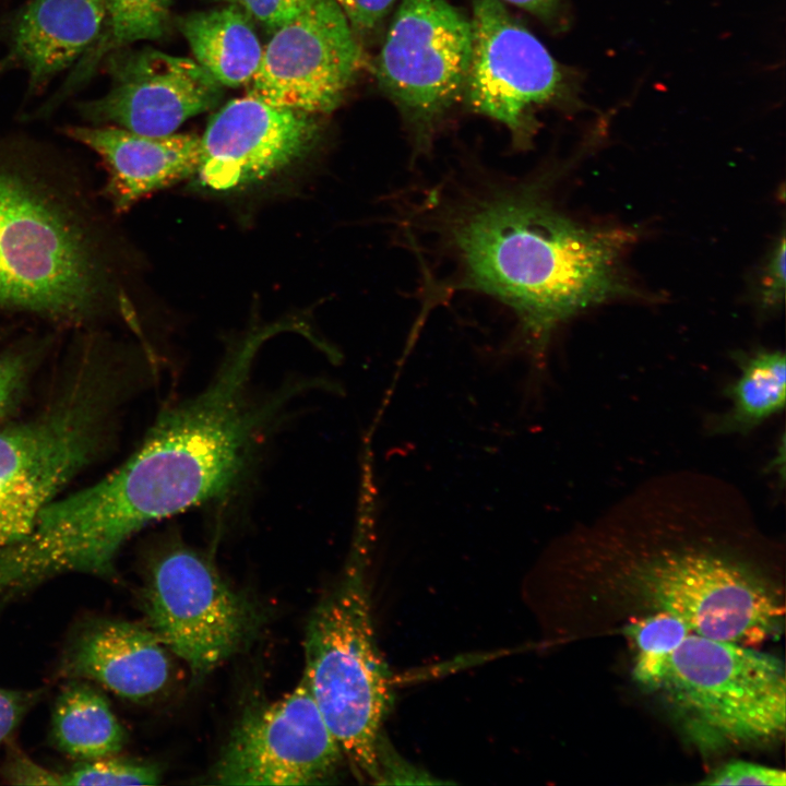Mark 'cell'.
I'll return each mask as SVG.
<instances>
[{
  "instance_id": "1",
  "label": "cell",
  "mask_w": 786,
  "mask_h": 786,
  "mask_svg": "<svg viewBox=\"0 0 786 786\" xmlns=\"http://www.w3.org/2000/svg\"><path fill=\"white\" fill-rule=\"evenodd\" d=\"M286 329L275 323L247 333L199 393L157 416L119 467L44 509L43 534L68 564L112 575L120 549L145 526L236 492L266 432L299 394L297 383L257 395L251 383L259 349Z\"/></svg>"
},
{
  "instance_id": "2",
  "label": "cell",
  "mask_w": 786,
  "mask_h": 786,
  "mask_svg": "<svg viewBox=\"0 0 786 786\" xmlns=\"http://www.w3.org/2000/svg\"><path fill=\"white\" fill-rule=\"evenodd\" d=\"M642 524L593 532L575 548L569 594L585 635L655 612L747 646L779 634L784 587L742 535L672 516Z\"/></svg>"
},
{
  "instance_id": "3",
  "label": "cell",
  "mask_w": 786,
  "mask_h": 786,
  "mask_svg": "<svg viewBox=\"0 0 786 786\" xmlns=\"http://www.w3.org/2000/svg\"><path fill=\"white\" fill-rule=\"evenodd\" d=\"M438 217L432 227L453 264L440 290L477 291L504 303L538 355L561 323L629 291L621 262L633 234L581 225L531 186H488L457 198Z\"/></svg>"
},
{
  "instance_id": "4",
  "label": "cell",
  "mask_w": 786,
  "mask_h": 786,
  "mask_svg": "<svg viewBox=\"0 0 786 786\" xmlns=\"http://www.w3.org/2000/svg\"><path fill=\"white\" fill-rule=\"evenodd\" d=\"M102 228L81 187L0 144V310L81 325L120 297Z\"/></svg>"
},
{
  "instance_id": "5",
  "label": "cell",
  "mask_w": 786,
  "mask_h": 786,
  "mask_svg": "<svg viewBox=\"0 0 786 786\" xmlns=\"http://www.w3.org/2000/svg\"><path fill=\"white\" fill-rule=\"evenodd\" d=\"M372 541L366 515L341 575L308 619L302 675L355 776L378 784L381 731L393 689L372 618Z\"/></svg>"
},
{
  "instance_id": "6",
  "label": "cell",
  "mask_w": 786,
  "mask_h": 786,
  "mask_svg": "<svg viewBox=\"0 0 786 786\" xmlns=\"http://www.w3.org/2000/svg\"><path fill=\"white\" fill-rule=\"evenodd\" d=\"M657 693L706 749L778 740L786 679L774 655L690 631L641 683Z\"/></svg>"
},
{
  "instance_id": "7",
  "label": "cell",
  "mask_w": 786,
  "mask_h": 786,
  "mask_svg": "<svg viewBox=\"0 0 786 786\" xmlns=\"http://www.w3.org/2000/svg\"><path fill=\"white\" fill-rule=\"evenodd\" d=\"M104 367H76L29 419L0 429V549L33 528L40 512L99 454L118 402Z\"/></svg>"
},
{
  "instance_id": "8",
  "label": "cell",
  "mask_w": 786,
  "mask_h": 786,
  "mask_svg": "<svg viewBox=\"0 0 786 786\" xmlns=\"http://www.w3.org/2000/svg\"><path fill=\"white\" fill-rule=\"evenodd\" d=\"M473 45L464 96L469 108L503 124L515 145L531 143L538 108L577 107L580 81L520 24L501 0H473Z\"/></svg>"
},
{
  "instance_id": "9",
  "label": "cell",
  "mask_w": 786,
  "mask_h": 786,
  "mask_svg": "<svg viewBox=\"0 0 786 786\" xmlns=\"http://www.w3.org/2000/svg\"><path fill=\"white\" fill-rule=\"evenodd\" d=\"M471 19L448 0H402L377 59V80L426 151L439 121L464 94Z\"/></svg>"
},
{
  "instance_id": "10",
  "label": "cell",
  "mask_w": 786,
  "mask_h": 786,
  "mask_svg": "<svg viewBox=\"0 0 786 786\" xmlns=\"http://www.w3.org/2000/svg\"><path fill=\"white\" fill-rule=\"evenodd\" d=\"M143 603L148 628L199 677L245 646L259 620L210 559L180 543L154 558Z\"/></svg>"
},
{
  "instance_id": "11",
  "label": "cell",
  "mask_w": 786,
  "mask_h": 786,
  "mask_svg": "<svg viewBox=\"0 0 786 786\" xmlns=\"http://www.w3.org/2000/svg\"><path fill=\"white\" fill-rule=\"evenodd\" d=\"M344 761L302 675L282 699L243 712L212 770L210 783L329 784Z\"/></svg>"
},
{
  "instance_id": "12",
  "label": "cell",
  "mask_w": 786,
  "mask_h": 786,
  "mask_svg": "<svg viewBox=\"0 0 786 786\" xmlns=\"http://www.w3.org/2000/svg\"><path fill=\"white\" fill-rule=\"evenodd\" d=\"M362 66V51L335 0H311L263 48L248 95L314 115L333 111Z\"/></svg>"
},
{
  "instance_id": "13",
  "label": "cell",
  "mask_w": 786,
  "mask_h": 786,
  "mask_svg": "<svg viewBox=\"0 0 786 786\" xmlns=\"http://www.w3.org/2000/svg\"><path fill=\"white\" fill-rule=\"evenodd\" d=\"M108 70L107 93L80 106L91 124L166 135L222 97L219 82L195 60L152 48L115 50L108 57Z\"/></svg>"
},
{
  "instance_id": "14",
  "label": "cell",
  "mask_w": 786,
  "mask_h": 786,
  "mask_svg": "<svg viewBox=\"0 0 786 786\" xmlns=\"http://www.w3.org/2000/svg\"><path fill=\"white\" fill-rule=\"evenodd\" d=\"M318 133L311 115L250 95L233 99L207 123L195 175L213 191L257 183L307 155Z\"/></svg>"
},
{
  "instance_id": "15",
  "label": "cell",
  "mask_w": 786,
  "mask_h": 786,
  "mask_svg": "<svg viewBox=\"0 0 786 786\" xmlns=\"http://www.w3.org/2000/svg\"><path fill=\"white\" fill-rule=\"evenodd\" d=\"M58 675L93 681L121 698L141 701L165 687L169 659L150 628L95 618L72 631L60 657Z\"/></svg>"
},
{
  "instance_id": "16",
  "label": "cell",
  "mask_w": 786,
  "mask_h": 786,
  "mask_svg": "<svg viewBox=\"0 0 786 786\" xmlns=\"http://www.w3.org/2000/svg\"><path fill=\"white\" fill-rule=\"evenodd\" d=\"M63 132L103 160L104 192L117 212L195 175L200 164L201 138L195 134L154 136L109 124L70 126Z\"/></svg>"
},
{
  "instance_id": "17",
  "label": "cell",
  "mask_w": 786,
  "mask_h": 786,
  "mask_svg": "<svg viewBox=\"0 0 786 786\" xmlns=\"http://www.w3.org/2000/svg\"><path fill=\"white\" fill-rule=\"evenodd\" d=\"M104 17L105 0H32L12 26L2 64L22 68L39 88L86 52Z\"/></svg>"
},
{
  "instance_id": "18",
  "label": "cell",
  "mask_w": 786,
  "mask_h": 786,
  "mask_svg": "<svg viewBox=\"0 0 786 786\" xmlns=\"http://www.w3.org/2000/svg\"><path fill=\"white\" fill-rule=\"evenodd\" d=\"M180 29L194 60L221 85L248 84L260 66L263 47L249 15L235 4L194 12Z\"/></svg>"
},
{
  "instance_id": "19",
  "label": "cell",
  "mask_w": 786,
  "mask_h": 786,
  "mask_svg": "<svg viewBox=\"0 0 786 786\" xmlns=\"http://www.w3.org/2000/svg\"><path fill=\"white\" fill-rule=\"evenodd\" d=\"M69 680L53 705V746L78 761L118 754L126 746L127 734L109 702L85 680Z\"/></svg>"
},
{
  "instance_id": "20",
  "label": "cell",
  "mask_w": 786,
  "mask_h": 786,
  "mask_svg": "<svg viewBox=\"0 0 786 786\" xmlns=\"http://www.w3.org/2000/svg\"><path fill=\"white\" fill-rule=\"evenodd\" d=\"M736 358L739 376L725 390L731 406L711 420L713 433H748L785 406L786 358L783 352L759 349Z\"/></svg>"
},
{
  "instance_id": "21",
  "label": "cell",
  "mask_w": 786,
  "mask_h": 786,
  "mask_svg": "<svg viewBox=\"0 0 786 786\" xmlns=\"http://www.w3.org/2000/svg\"><path fill=\"white\" fill-rule=\"evenodd\" d=\"M171 0H105L99 35L86 50L73 82L85 80L102 58L129 44L160 38L167 28Z\"/></svg>"
},
{
  "instance_id": "22",
  "label": "cell",
  "mask_w": 786,
  "mask_h": 786,
  "mask_svg": "<svg viewBox=\"0 0 786 786\" xmlns=\"http://www.w3.org/2000/svg\"><path fill=\"white\" fill-rule=\"evenodd\" d=\"M160 778L158 765L117 754L79 761L69 771L59 772V785H156Z\"/></svg>"
},
{
  "instance_id": "23",
  "label": "cell",
  "mask_w": 786,
  "mask_h": 786,
  "mask_svg": "<svg viewBox=\"0 0 786 786\" xmlns=\"http://www.w3.org/2000/svg\"><path fill=\"white\" fill-rule=\"evenodd\" d=\"M698 784L707 786H785L786 772L754 762L733 760L715 767Z\"/></svg>"
},
{
  "instance_id": "24",
  "label": "cell",
  "mask_w": 786,
  "mask_h": 786,
  "mask_svg": "<svg viewBox=\"0 0 786 786\" xmlns=\"http://www.w3.org/2000/svg\"><path fill=\"white\" fill-rule=\"evenodd\" d=\"M274 32L300 14L311 0H226Z\"/></svg>"
},
{
  "instance_id": "25",
  "label": "cell",
  "mask_w": 786,
  "mask_h": 786,
  "mask_svg": "<svg viewBox=\"0 0 786 786\" xmlns=\"http://www.w3.org/2000/svg\"><path fill=\"white\" fill-rule=\"evenodd\" d=\"M27 357L17 352L0 355V421L12 408L27 374Z\"/></svg>"
},
{
  "instance_id": "26",
  "label": "cell",
  "mask_w": 786,
  "mask_h": 786,
  "mask_svg": "<svg viewBox=\"0 0 786 786\" xmlns=\"http://www.w3.org/2000/svg\"><path fill=\"white\" fill-rule=\"evenodd\" d=\"M43 690L0 688V743L17 728L27 712L38 702Z\"/></svg>"
},
{
  "instance_id": "27",
  "label": "cell",
  "mask_w": 786,
  "mask_h": 786,
  "mask_svg": "<svg viewBox=\"0 0 786 786\" xmlns=\"http://www.w3.org/2000/svg\"><path fill=\"white\" fill-rule=\"evenodd\" d=\"M2 775L10 784L59 785V772L43 767L17 750L8 757Z\"/></svg>"
},
{
  "instance_id": "28",
  "label": "cell",
  "mask_w": 786,
  "mask_h": 786,
  "mask_svg": "<svg viewBox=\"0 0 786 786\" xmlns=\"http://www.w3.org/2000/svg\"><path fill=\"white\" fill-rule=\"evenodd\" d=\"M356 33L374 31L395 0H335Z\"/></svg>"
},
{
  "instance_id": "29",
  "label": "cell",
  "mask_w": 786,
  "mask_h": 786,
  "mask_svg": "<svg viewBox=\"0 0 786 786\" xmlns=\"http://www.w3.org/2000/svg\"><path fill=\"white\" fill-rule=\"evenodd\" d=\"M762 301L767 306H776L785 295V237L772 251L761 283Z\"/></svg>"
},
{
  "instance_id": "30",
  "label": "cell",
  "mask_w": 786,
  "mask_h": 786,
  "mask_svg": "<svg viewBox=\"0 0 786 786\" xmlns=\"http://www.w3.org/2000/svg\"><path fill=\"white\" fill-rule=\"evenodd\" d=\"M539 19L551 28L561 31L568 26L565 0H503Z\"/></svg>"
}]
</instances>
